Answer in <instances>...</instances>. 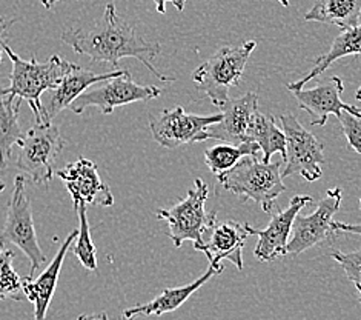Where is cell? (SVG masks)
<instances>
[{"instance_id": "cell-1", "label": "cell", "mask_w": 361, "mask_h": 320, "mask_svg": "<svg viewBox=\"0 0 361 320\" xmlns=\"http://www.w3.org/2000/svg\"><path fill=\"white\" fill-rule=\"evenodd\" d=\"M62 40L77 54L88 56L94 62L117 66L120 60L133 57L142 62L161 82H174V77L161 74L154 60L161 53L160 43L146 42L131 23L117 14L116 6L108 4L103 16L92 25L62 32Z\"/></svg>"}, {"instance_id": "cell-2", "label": "cell", "mask_w": 361, "mask_h": 320, "mask_svg": "<svg viewBox=\"0 0 361 320\" xmlns=\"http://www.w3.org/2000/svg\"><path fill=\"white\" fill-rule=\"evenodd\" d=\"M0 47L13 62L10 74V86L0 90V96H10L14 99L27 100L37 124L53 122L47 114L42 94L54 90L63 77L73 71L77 65L63 60L59 56H51L47 62H37L36 59L23 60L0 39Z\"/></svg>"}, {"instance_id": "cell-3", "label": "cell", "mask_w": 361, "mask_h": 320, "mask_svg": "<svg viewBox=\"0 0 361 320\" xmlns=\"http://www.w3.org/2000/svg\"><path fill=\"white\" fill-rule=\"evenodd\" d=\"M281 162H263L257 155H245L219 179L223 188L245 201H254L264 213H272L277 197L286 191L281 177Z\"/></svg>"}, {"instance_id": "cell-4", "label": "cell", "mask_w": 361, "mask_h": 320, "mask_svg": "<svg viewBox=\"0 0 361 320\" xmlns=\"http://www.w3.org/2000/svg\"><path fill=\"white\" fill-rule=\"evenodd\" d=\"M209 196V188L202 179L194 180V188L189 189L182 202L165 210L157 211V218L168 222L169 237L174 247L180 248L183 242L191 240L197 251L206 253L203 236L217 222V211L208 213L204 208Z\"/></svg>"}, {"instance_id": "cell-5", "label": "cell", "mask_w": 361, "mask_h": 320, "mask_svg": "<svg viewBox=\"0 0 361 320\" xmlns=\"http://www.w3.org/2000/svg\"><path fill=\"white\" fill-rule=\"evenodd\" d=\"M255 45V40H247L238 47L220 48L194 71L197 90L204 93L212 105L221 108L229 100V90L242 79Z\"/></svg>"}, {"instance_id": "cell-6", "label": "cell", "mask_w": 361, "mask_h": 320, "mask_svg": "<svg viewBox=\"0 0 361 320\" xmlns=\"http://www.w3.org/2000/svg\"><path fill=\"white\" fill-rule=\"evenodd\" d=\"M0 244L16 245L30 259V278L47 262V256L39 245L37 232L34 228L31 202L27 194V180L23 176L14 179V189L6 206V220L0 235Z\"/></svg>"}, {"instance_id": "cell-7", "label": "cell", "mask_w": 361, "mask_h": 320, "mask_svg": "<svg viewBox=\"0 0 361 320\" xmlns=\"http://www.w3.org/2000/svg\"><path fill=\"white\" fill-rule=\"evenodd\" d=\"M16 167L27 174L34 184L48 185L54 176V163L62 153L65 141L59 128L51 122L34 124L23 134Z\"/></svg>"}, {"instance_id": "cell-8", "label": "cell", "mask_w": 361, "mask_h": 320, "mask_svg": "<svg viewBox=\"0 0 361 320\" xmlns=\"http://www.w3.org/2000/svg\"><path fill=\"white\" fill-rule=\"evenodd\" d=\"M286 139V167L281 171V177L302 176L309 182L322 177V165L324 162V145L298 122L290 112L280 116Z\"/></svg>"}, {"instance_id": "cell-9", "label": "cell", "mask_w": 361, "mask_h": 320, "mask_svg": "<svg viewBox=\"0 0 361 320\" xmlns=\"http://www.w3.org/2000/svg\"><path fill=\"white\" fill-rule=\"evenodd\" d=\"M97 85V88L83 91L79 97L71 103V109L75 114L82 112L90 107H97L102 114H111L116 108L128 105L134 102H145L160 97L163 91L157 86L140 85L134 82L130 71L111 77Z\"/></svg>"}, {"instance_id": "cell-10", "label": "cell", "mask_w": 361, "mask_h": 320, "mask_svg": "<svg viewBox=\"0 0 361 320\" xmlns=\"http://www.w3.org/2000/svg\"><path fill=\"white\" fill-rule=\"evenodd\" d=\"M221 114L199 116L188 114L182 108L163 109L159 114L149 117V128L154 141L165 148L174 150L186 143H200L208 141L206 128L212 124H217Z\"/></svg>"}, {"instance_id": "cell-11", "label": "cell", "mask_w": 361, "mask_h": 320, "mask_svg": "<svg viewBox=\"0 0 361 320\" xmlns=\"http://www.w3.org/2000/svg\"><path fill=\"white\" fill-rule=\"evenodd\" d=\"M341 203V189L331 188L318 202L317 208L309 215H295L292 223L290 237L285 248V256H298L312 247L328 240L334 232L331 230V222L334 214L338 211Z\"/></svg>"}, {"instance_id": "cell-12", "label": "cell", "mask_w": 361, "mask_h": 320, "mask_svg": "<svg viewBox=\"0 0 361 320\" xmlns=\"http://www.w3.org/2000/svg\"><path fill=\"white\" fill-rule=\"evenodd\" d=\"M311 202V196H294L290 198L288 208L272 213L271 222L264 230H257L249 223H243V228L247 235L259 237L254 256L260 262H272L275 259L285 256V248L290 237L292 223H294L295 215Z\"/></svg>"}, {"instance_id": "cell-13", "label": "cell", "mask_w": 361, "mask_h": 320, "mask_svg": "<svg viewBox=\"0 0 361 320\" xmlns=\"http://www.w3.org/2000/svg\"><path fill=\"white\" fill-rule=\"evenodd\" d=\"M70 191L74 206L83 202L99 206H113L114 196L111 188L99 176L96 163L90 159L79 158L65 168L56 171Z\"/></svg>"}, {"instance_id": "cell-14", "label": "cell", "mask_w": 361, "mask_h": 320, "mask_svg": "<svg viewBox=\"0 0 361 320\" xmlns=\"http://www.w3.org/2000/svg\"><path fill=\"white\" fill-rule=\"evenodd\" d=\"M345 85L340 77L334 76L329 81L318 83L311 90H294L290 91L298 102V107L309 112L312 117V125L323 126L331 114L338 116L341 111H348L350 114L361 116L360 108L349 105L341 99Z\"/></svg>"}, {"instance_id": "cell-15", "label": "cell", "mask_w": 361, "mask_h": 320, "mask_svg": "<svg viewBox=\"0 0 361 320\" xmlns=\"http://www.w3.org/2000/svg\"><path fill=\"white\" fill-rule=\"evenodd\" d=\"M259 111V97L255 93H246L242 97L229 99L221 107V119L206 128V136L223 143L238 145L247 142V131L254 114Z\"/></svg>"}, {"instance_id": "cell-16", "label": "cell", "mask_w": 361, "mask_h": 320, "mask_svg": "<svg viewBox=\"0 0 361 320\" xmlns=\"http://www.w3.org/2000/svg\"><path fill=\"white\" fill-rule=\"evenodd\" d=\"M77 236V230L71 231L68 235L66 240L57 251L56 257L49 262V265L40 273L37 279L34 278H23L22 279V292L25 299H28L34 305V320H47V313L51 300H53L54 291L57 288L60 270H62L63 261L66 257L68 249L74 244V239Z\"/></svg>"}, {"instance_id": "cell-17", "label": "cell", "mask_w": 361, "mask_h": 320, "mask_svg": "<svg viewBox=\"0 0 361 320\" xmlns=\"http://www.w3.org/2000/svg\"><path fill=\"white\" fill-rule=\"evenodd\" d=\"M249 235L243 228V223L234 220L214 223L211 228V239L204 242L209 265L223 266L221 261L234 263L238 271L243 270V248Z\"/></svg>"}, {"instance_id": "cell-18", "label": "cell", "mask_w": 361, "mask_h": 320, "mask_svg": "<svg viewBox=\"0 0 361 320\" xmlns=\"http://www.w3.org/2000/svg\"><path fill=\"white\" fill-rule=\"evenodd\" d=\"M123 71L125 70H116V71L97 74L90 70H83L80 66H75L74 70L68 73L53 90L48 105L45 107L48 117L53 120L60 111H63L65 108L70 107L71 103L79 97L83 91H87L91 85H96L106 79H111V77L122 74Z\"/></svg>"}, {"instance_id": "cell-19", "label": "cell", "mask_w": 361, "mask_h": 320, "mask_svg": "<svg viewBox=\"0 0 361 320\" xmlns=\"http://www.w3.org/2000/svg\"><path fill=\"white\" fill-rule=\"evenodd\" d=\"M221 271H223V266L219 268V266L209 265L206 273L200 275L197 280L183 285V287L166 288L161 294H159L157 297H154L151 302H148V304L134 305L131 308L125 309L123 317L134 319L135 316H163L166 313H173V311L182 307L197 290H200L206 282H208L211 278H214L216 274H220Z\"/></svg>"}, {"instance_id": "cell-20", "label": "cell", "mask_w": 361, "mask_h": 320, "mask_svg": "<svg viewBox=\"0 0 361 320\" xmlns=\"http://www.w3.org/2000/svg\"><path fill=\"white\" fill-rule=\"evenodd\" d=\"M361 0H317L305 16L307 22L337 25L341 30L360 27Z\"/></svg>"}, {"instance_id": "cell-21", "label": "cell", "mask_w": 361, "mask_h": 320, "mask_svg": "<svg viewBox=\"0 0 361 320\" xmlns=\"http://www.w3.org/2000/svg\"><path fill=\"white\" fill-rule=\"evenodd\" d=\"M358 53H360V27L343 30L340 36L335 37L331 48L326 51V54L317 59L312 70L298 82L288 83L286 88L289 91L303 88L306 83H309L312 79H315V77L323 74L334 62H337L338 59H343L346 56H358Z\"/></svg>"}, {"instance_id": "cell-22", "label": "cell", "mask_w": 361, "mask_h": 320, "mask_svg": "<svg viewBox=\"0 0 361 320\" xmlns=\"http://www.w3.org/2000/svg\"><path fill=\"white\" fill-rule=\"evenodd\" d=\"M247 142H254L263 153V162H271L274 154L280 153L281 160L286 158V139L283 129L275 124L271 114H264L260 109L255 112L247 131Z\"/></svg>"}, {"instance_id": "cell-23", "label": "cell", "mask_w": 361, "mask_h": 320, "mask_svg": "<svg viewBox=\"0 0 361 320\" xmlns=\"http://www.w3.org/2000/svg\"><path fill=\"white\" fill-rule=\"evenodd\" d=\"M20 99L0 96V168L8 165L11 159L13 146L23 139V131L19 125Z\"/></svg>"}, {"instance_id": "cell-24", "label": "cell", "mask_w": 361, "mask_h": 320, "mask_svg": "<svg viewBox=\"0 0 361 320\" xmlns=\"http://www.w3.org/2000/svg\"><path fill=\"white\" fill-rule=\"evenodd\" d=\"M260 148L254 142H243L238 145L221 143L204 150L203 158L211 172L217 177L225 174L245 155H259Z\"/></svg>"}, {"instance_id": "cell-25", "label": "cell", "mask_w": 361, "mask_h": 320, "mask_svg": "<svg viewBox=\"0 0 361 320\" xmlns=\"http://www.w3.org/2000/svg\"><path fill=\"white\" fill-rule=\"evenodd\" d=\"M74 208L77 210V218H79L80 227L77 230L75 244L73 247L74 256L79 259V262L87 268L88 271L97 270V256H96V247L92 244L91 239V228L88 223V214H87V203L79 202Z\"/></svg>"}, {"instance_id": "cell-26", "label": "cell", "mask_w": 361, "mask_h": 320, "mask_svg": "<svg viewBox=\"0 0 361 320\" xmlns=\"http://www.w3.org/2000/svg\"><path fill=\"white\" fill-rule=\"evenodd\" d=\"M13 259V251L0 244V302L6 299L19 302L25 299L22 292V278L14 270Z\"/></svg>"}, {"instance_id": "cell-27", "label": "cell", "mask_w": 361, "mask_h": 320, "mask_svg": "<svg viewBox=\"0 0 361 320\" xmlns=\"http://www.w3.org/2000/svg\"><path fill=\"white\" fill-rule=\"evenodd\" d=\"M331 257L335 262H338L346 273L348 279L354 283V287L360 292L361 290V253L355 249L354 253H341V251H332Z\"/></svg>"}, {"instance_id": "cell-28", "label": "cell", "mask_w": 361, "mask_h": 320, "mask_svg": "<svg viewBox=\"0 0 361 320\" xmlns=\"http://www.w3.org/2000/svg\"><path fill=\"white\" fill-rule=\"evenodd\" d=\"M343 134H345L349 148L354 150L357 154L361 153V116L350 114L348 111H341L337 116Z\"/></svg>"}, {"instance_id": "cell-29", "label": "cell", "mask_w": 361, "mask_h": 320, "mask_svg": "<svg viewBox=\"0 0 361 320\" xmlns=\"http://www.w3.org/2000/svg\"><path fill=\"white\" fill-rule=\"evenodd\" d=\"M331 230L332 232H340V235H361V228L360 225H348V223H343V222H331Z\"/></svg>"}, {"instance_id": "cell-30", "label": "cell", "mask_w": 361, "mask_h": 320, "mask_svg": "<svg viewBox=\"0 0 361 320\" xmlns=\"http://www.w3.org/2000/svg\"><path fill=\"white\" fill-rule=\"evenodd\" d=\"M152 2L156 4L157 13L165 14V13H166V5H168V4H173V5L177 8V11H183L188 0H152Z\"/></svg>"}, {"instance_id": "cell-31", "label": "cell", "mask_w": 361, "mask_h": 320, "mask_svg": "<svg viewBox=\"0 0 361 320\" xmlns=\"http://www.w3.org/2000/svg\"><path fill=\"white\" fill-rule=\"evenodd\" d=\"M77 320H111V319L105 313H97V314H82ZM123 320H133V319L123 317Z\"/></svg>"}, {"instance_id": "cell-32", "label": "cell", "mask_w": 361, "mask_h": 320, "mask_svg": "<svg viewBox=\"0 0 361 320\" xmlns=\"http://www.w3.org/2000/svg\"><path fill=\"white\" fill-rule=\"evenodd\" d=\"M40 2H42V5L47 8V10H51V8H53L56 4L66 2V0H40Z\"/></svg>"}, {"instance_id": "cell-33", "label": "cell", "mask_w": 361, "mask_h": 320, "mask_svg": "<svg viewBox=\"0 0 361 320\" xmlns=\"http://www.w3.org/2000/svg\"><path fill=\"white\" fill-rule=\"evenodd\" d=\"M283 6H289V0H277Z\"/></svg>"}, {"instance_id": "cell-34", "label": "cell", "mask_w": 361, "mask_h": 320, "mask_svg": "<svg viewBox=\"0 0 361 320\" xmlns=\"http://www.w3.org/2000/svg\"><path fill=\"white\" fill-rule=\"evenodd\" d=\"M4 27H5V25H4V19H2V17H0V32H2Z\"/></svg>"}, {"instance_id": "cell-35", "label": "cell", "mask_w": 361, "mask_h": 320, "mask_svg": "<svg viewBox=\"0 0 361 320\" xmlns=\"http://www.w3.org/2000/svg\"><path fill=\"white\" fill-rule=\"evenodd\" d=\"M4 189H5V184H4V182H2V180H0V193H2V191H4Z\"/></svg>"}, {"instance_id": "cell-36", "label": "cell", "mask_w": 361, "mask_h": 320, "mask_svg": "<svg viewBox=\"0 0 361 320\" xmlns=\"http://www.w3.org/2000/svg\"><path fill=\"white\" fill-rule=\"evenodd\" d=\"M2 53H4V49H2V47H0V62H2Z\"/></svg>"}]
</instances>
